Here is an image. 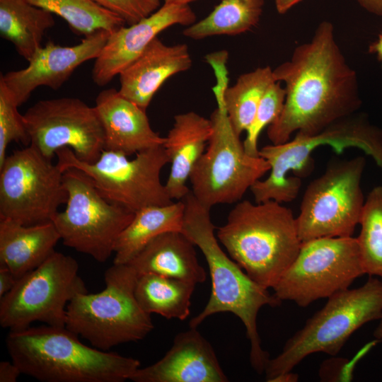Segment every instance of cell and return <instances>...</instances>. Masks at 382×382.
Masks as SVG:
<instances>
[{"label":"cell","instance_id":"obj_9","mask_svg":"<svg viewBox=\"0 0 382 382\" xmlns=\"http://www.w3.org/2000/svg\"><path fill=\"white\" fill-rule=\"evenodd\" d=\"M56 156L62 172L70 168L83 171L103 197L134 213L173 202L160 177L163 168L170 163L163 145L138 152L133 159L103 150L96 162L89 163L79 160L67 147L59 149Z\"/></svg>","mask_w":382,"mask_h":382},{"label":"cell","instance_id":"obj_6","mask_svg":"<svg viewBox=\"0 0 382 382\" xmlns=\"http://www.w3.org/2000/svg\"><path fill=\"white\" fill-rule=\"evenodd\" d=\"M138 276L128 264L113 263L105 272L102 291L81 293L70 301L65 327L103 351L144 339L154 325L135 296Z\"/></svg>","mask_w":382,"mask_h":382},{"label":"cell","instance_id":"obj_4","mask_svg":"<svg viewBox=\"0 0 382 382\" xmlns=\"http://www.w3.org/2000/svg\"><path fill=\"white\" fill-rule=\"evenodd\" d=\"M216 235L228 255L267 289L277 283L302 244L292 211L274 200L238 202Z\"/></svg>","mask_w":382,"mask_h":382},{"label":"cell","instance_id":"obj_15","mask_svg":"<svg viewBox=\"0 0 382 382\" xmlns=\"http://www.w3.org/2000/svg\"><path fill=\"white\" fill-rule=\"evenodd\" d=\"M30 145L52 159L64 147L86 163H94L104 150L103 126L95 106L76 98L39 100L23 115Z\"/></svg>","mask_w":382,"mask_h":382},{"label":"cell","instance_id":"obj_21","mask_svg":"<svg viewBox=\"0 0 382 382\" xmlns=\"http://www.w3.org/2000/svg\"><path fill=\"white\" fill-rule=\"evenodd\" d=\"M212 132L210 118L190 111L176 115L165 137L163 147L169 158L170 171L165 187L171 199L181 200L190 190L187 181L205 151Z\"/></svg>","mask_w":382,"mask_h":382},{"label":"cell","instance_id":"obj_3","mask_svg":"<svg viewBox=\"0 0 382 382\" xmlns=\"http://www.w3.org/2000/svg\"><path fill=\"white\" fill-rule=\"evenodd\" d=\"M66 327L44 325L9 331L11 360L42 382H123L141 367L132 357L83 344Z\"/></svg>","mask_w":382,"mask_h":382},{"label":"cell","instance_id":"obj_20","mask_svg":"<svg viewBox=\"0 0 382 382\" xmlns=\"http://www.w3.org/2000/svg\"><path fill=\"white\" fill-rule=\"evenodd\" d=\"M191 66V56L185 44L166 45L156 37L119 74V91L146 110L168 79Z\"/></svg>","mask_w":382,"mask_h":382},{"label":"cell","instance_id":"obj_30","mask_svg":"<svg viewBox=\"0 0 382 382\" xmlns=\"http://www.w3.org/2000/svg\"><path fill=\"white\" fill-rule=\"evenodd\" d=\"M359 225L357 239L364 272L382 282V186L369 193Z\"/></svg>","mask_w":382,"mask_h":382},{"label":"cell","instance_id":"obj_10","mask_svg":"<svg viewBox=\"0 0 382 382\" xmlns=\"http://www.w3.org/2000/svg\"><path fill=\"white\" fill-rule=\"evenodd\" d=\"M86 292L76 260L54 251L0 298V325L9 331L28 328L35 321L65 327L68 303Z\"/></svg>","mask_w":382,"mask_h":382},{"label":"cell","instance_id":"obj_11","mask_svg":"<svg viewBox=\"0 0 382 382\" xmlns=\"http://www.w3.org/2000/svg\"><path fill=\"white\" fill-rule=\"evenodd\" d=\"M365 274L357 238L325 237L303 242L291 265L272 288L281 301L307 307L347 289Z\"/></svg>","mask_w":382,"mask_h":382},{"label":"cell","instance_id":"obj_28","mask_svg":"<svg viewBox=\"0 0 382 382\" xmlns=\"http://www.w3.org/2000/svg\"><path fill=\"white\" fill-rule=\"evenodd\" d=\"M275 81L273 70L267 66L241 75L234 85L226 87L224 105L238 135L247 131L262 96Z\"/></svg>","mask_w":382,"mask_h":382},{"label":"cell","instance_id":"obj_8","mask_svg":"<svg viewBox=\"0 0 382 382\" xmlns=\"http://www.w3.org/2000/svg\"><path fill=\"white\" fill-rule=\"evenodd\" d=\"M224 90L221 86L212 88L217 108L210 117L212 135L189 178L192 194L209 209L241 201L246 191L270 170L265 159L246 153L228 117Z\"/></svg>","mask_w":382,"mask_h":382},{"label":"cell","instance_id":"obj_1","mask_svg":"<svg viewBox=\"0 0 382 382\" xmlns=\"http://www.w3.org/2000/svg\"><path fill=\"white\" fill-rule=\"evenodd\" d=\"M273 74L276 81L284 83L286 98L281 114L267 127L272 144L288 141L294 132L316 134L361 106L356 72L328 21L320 23L311 41L296 47Z\"/></svg>","mask_w":382,"mask_h":382},{"label":"cell","instance_id":"obj_41","mask_svg":"<svg viewBox=\"0 0 382 382\" xmlns=\"http://www.w3.org/2000/svg\"><path fill=\"white\" fill-rule=\"evenodd\" d=\"M373 335L378 342H382V318L379 320V323L374 330Z\"/></svg>","mask_w":382,"mask_h":382},{"label":"cell","instance_id":"obj_23","mask_svg":"<svg viewBox=\"0 0 382 382\" xmlns=\"http://www.w3.org/2000/svg\"><path fill=\"white\" fill-rule=\"evenodd\" d=\"M60 239L52 222L24 225L0 218V265L19 279L42 264Z\"/></svg>","mask_w":382,"mask_h":382},{"label":"cell","instance_id":"obj_13","mask_svg":"<svg viewBox=\"0 0 382 382\" xmlns=\"http://www.w3.org/2000/svg\"><path fill=\"white\" fill-rule=\"evenodd\" d=\"M365 158L330 163L308 185L296 217L301 242L325 237L352 236L359 224L364 197L361 187Z\"/></svg>","mask_w":382,"mask_h":382},{"label":"cell","instance_id":"obj_42","mask_svg":"<svg viewBox=\"0 0 382 382\" xmlns=\"http://www.w3.org/2000/svg\"><path fill=\"white\" fill-rule=\"evenodd\" d=\"M166 4H180V5H189L190 3H192L197 0H163Z\"/></svg>","mask_w":382,"mask_h":382},{"label":"cell","instance_id":"obj_31","mask_svg":"<svg viewBox=\"0 0 382 382\" xmlns=\"http://www.w3.org/2000/svg\"><path fill=\"white\" fill-rule=\"evenodd\" d=\"M285 98L286 91L279 81L274 82L265 93L243 142L248 155L254 157L260 156L257 148L259 137L263 129L271 125L279 116Z\"/></svg>","mask_w":382,"mask_h":382},{"label":"cell","instance_id":"obj_22","mask_svg":"<svg viewBox=\"0 0 382 382\" xmlns=\"http://www.w3.org/2000/svg\"><path fill=\"white\" fill-rule=\"evenodd\" d=\"M195 244L181 231L161 233L150 240L127 264L140 275L152 273L194 284L206 280Z\"/></svg>","mask_w":382,"mask_h":382},{"label":"cell","instance_id":"obj_2","mask_svg":"<svg viewBox=\"0 0 382 382\" xmlns=\"http://www.w3.org/2000/svg\"><path fill=\"white\" fill-rule=\"evenodd\" d=\"M182 200L185 213L181 231L203 253L212 280L209 299L204 309L190 320L189 325L197 328L205 319L218 313L228 312L236 316L243 323L250 343L251 366L261 374L270 358L261 346L257 314L262 307H276L282 301L271 294L268 289L251 279L224 253L214 233L210 209L202 205L191 190Z\"/></svg>","mask_w":382,"mask_h":382},{"label":"cell","instance_id":"obj_27","mask_svg":"<svg viewBox=\"0 0 382 382\" xmlns=\"http://www.w3.org/2000/svg\"><path fill=\"white\" fill-rule=\"evenodd\" d=\"M264 0H221L202 20L187 26L183 35L194 40L245 33L260 21Z\"/></svg>","mask_w":382,"mask_h":382},{"label":"cell","instance_id":"obj_35","mask_svg":"<svg viewBox=\"0 0 382 382\" xmlns=\"http://www.w3.org/2000/svg\"><path fill=\"white\" fill-rule=\"evenodd\" d=\"M21 374L20 369L12 360L0 362V382H16Z\"/></svg>","mask_w":382,"mask_h":382},{"label":"cell","instance_id":"obj_40","mask_svg":"<svg viewBox=\"0 0 382 382\" xmlns=\"http://www.w3.org/2000/svg\"><path fill=\"white\" fill-rule=\"evenodd\" d=\"M369 52L377 55L382 66V33L378 35L377 40L370 45Z\"/></svg>","mask_w":382,"mask_h":382},{"label":"cell","instance_id":"obj_7","mask_svg":"<svg viewBox=\"0 0 382 382\" xmlns=\"http://www.w3.org/2000/svg\"><path fill=\"white\" fill-rule=\"evenodd\" d=\"M382 318V282L369 277L361 286L347 289L330 297L287 340L282 352L270 359L265 379L292 371L303 359L317 352L336 356L359 328Z\"/></svg>","mask_w":382,"mask_h":382},{"label":"cell","instance_id":"obj_33","mask_svg":"<svg viewBox=\"0 0 382 382\" xmlns=\"http://www.w3.org/2000/svg\"><path fill=\"white\" fill-rule=\"evenodd\" d=\"M98 5L133 25L160 7V0H93Z\"/></svg>","mask_w":382,"mask_h":382},{"label":"cell","instance_id":"obj_24","mask_svg":"<svg viewBox=\"0 0 382 382\" xmlns=\"http://www.w3.org/2000/svg\"><path fill=\"white\" fill-rule=\"evenodd\" d=\"M184 213L182 199L134 212L132 220L116 241L113 263H128L150 240L161 233L182 231Z\"/></svg>","mask_w":382,"mask_h":382},{"label":"cell","instance_id":"obj_17","mask_svg":"<svg viewBox=\"0 0 382 382\" xmlns=\"http://www.w3.org/2000/svg\"><path fill=\"white\" fill-rule=\"evenodd\" d=\"M196 15L189 5L163 3L156 11L139 22L125 25L110 34L95 59L92 79L96 84L109 83L132 62L158 34L174 25H190Z\"/></svg>","mask_w":382,"mask_h":382},{"label":"cell","instance_id":"obj_38","mask_svg":"<svg viewBox=\"0 0 382 382\" xmlns=\"http://www.w3.org/2000/svg\"><path fill=\"white\" fill-rule=\"evenodd\" d=\"M301 0H275V6L277 12L280 14L285 13L293 6Z\"/></svg>","mask_w":382,"mask_h":382},{"label":"cell","instance_id":"obj_18","mask_svg":"<svg viewBox=\"0 0 382 382\" xmlns=\"http://www.w3.org/2000/svg\"><path fill=\"white\" fill-rule=\"evenodd\" d=\"M134 382H226L215 352L197 328L178 333L160 360L139 368Z\"/></svg>","mask_w":382,"mask_h":382},{"label":"cell","instance_id":"obj_32","mask_svg":"<svg viewBox=\"0 0 382 382\" xmlns=\"http://www.w3.org/2000/svg\"><path fill=\"white\" fill-rule=\"evenodd\" d=\"M18 107L0 80V166L7 156L6 149L11 142H21L25 146L30 144L23 115L19 113Z\"/></svg>","mask_w":382,"mask_h":382},{"label":"cell","instance_id":"obj_14","mask_svg":"<svg viewBox=\"0 0 382 382\" xmlns=\"http://www.w3.org/2000/svg\"><path fill=\"white\" fill-rule=\"evenodd\" d=\"M67 199L62 170L31 145L0 166V218L24 225L52 222Z\"/></svg>","mask_w":382,"mask_h":382},{"label":"cell","instance_id":"obj_34","mask_svg":"<svg viewBox=\"0 0 382 382\" xmlns=\"http://www.w3.org/2000/svg\"><path fill=\"white\" fill-rule=\"evenodd\" d=\"M333 357L321 364L319 376L323 381H349L352 378V363L346 359Z\"/></svg>","mask_w":382,"mask_h":382},{"label":"cell","instance_id":"obj_29","mask_svg":"<svg viewBox=\"0 0 382 382\" xmlns=\"http://www.w3.org/2000/svg\"><path fill=\"white\" fill-rule=\"evenodd\" d=\"M65 20L76 34L86 36L105 30L111 34L124 26L123 19L93 0H28Z\"/></svg>","mask_w":382,"mask_h":382},{"label":"cell","instance_id":"obj_26","mask_svg":"<svg viewBox=\"0 0 382 382\" xmlns=\"http://www.w3.org/2000/svg\"><path fill=\"white\" fill-rule=\"evenodd\" d=\"M195 286L182 279L146 273L138 276L134 294L146 313L183 320L190 315Z\"/></svg>","mask_w":382,"mask_h":382},{"label":"cell","instance_id":"obj_5","mask_svg":"<svg viewBox=\"0 0 382 382\" xmlns=\"http://www.w3.org/2000/svg\"><path fill=\"white\" fill-rule=\"evenodd\" d=\"M352 116L316 134H296L285 143L262 147L259 156L269 163L270 173L250 187L255 202L294 200L301 186V177L308 175L313 170V151L323 145L330 146L337 154L346 148H358L370 156L382 172V131L363 117Z\"/></svg>","mask_w":382,"mask_h":382},{"label":"cell","instance_id":"obj_37","mask_svg":"<svg viewBox=\"0 0 382 382\" xmlns=\"http://www.w3.org/2000/svg\"><path fill=\"white\" fill-rule=\"evenodd\" d=\"M366 11L382 16V0H357Z\"/></svg>","mask_w":382,"mask_h":382},{"label":"cell","instance_id":"obj_19","mask_svg":"<svg viewBox=\"0 0 382 382\" xmlns=\"http://www.w3.org/2000/svg\"><path fill=\"white\" fill-rule=\"evenodd\" d=\"M95 108L104 133V150L131 156L163 145L165 137L151 128L146 110L115 88L100 91Z\"/></svg>","mask_w":382,"mask_h":382},{"label":"cell","instance_id":"obj_25","mask_svg":"<svg viewBox=\"0 0 382 382\" xmlns=\"http://www.w3.org/2000/svg\"><path fill=\"white\" fill-rule=\"evenodd\" d=\"M54 24L52 13L28 0H0L1 36L28 62L42 47L46 30Z\"/></svg>","mask_w":382,"mask_h":382},{"label":"cell","instance_id":"obj_12","mask_svg":"<svg viewBox=\"0 0 382 382\" xmlns=\"http://www.w3.org/2000/svg\"><path fill=\"white\" fill-rule=\"evenodd\" d=\"M63 180L68 193L66 209L52 221L63 244L98 262L107 261L134 213L106 200L78 168L65 170Z\"/></svg>","mask_w":382,"mask_h":382},{"label":"cell","instance_id":"obj_16","mask_svg":"<svg viewBox=\"0 0 382 382\" xmlns=\"http://www.w3.org/2000/svg\"><path fill=\"white\" fill-rule=\"evenodd\" d=\"M110 34L99 30L84 36L80 43L74 46L49 42L35 52L27 67L1 74L0 80L19 107L39 86L60 88L78 66L98 57Z\"/></svg>","mask_w":382,"mask_h":382},{"label":"cell","instance_id":"obj_36","mask_svg":"<svg viewBox=\"0 0 382 382\" xmlns=\"http://www.w3.org/2000/svg\"><path fill=\"white\" fill-rule=\"evenodd\" d=\"M18 279L5 265H0V298L11 291Z\"/></svg>","mask_w":382,"mask_h":382},{"label":"cell","instance_id":"obj_39","mask_svg":"<svg viewBox=\"0 0 382 382\" xmlns=\"http://www.w3.org/2000/svg\"><path fill=\"white\" fill-rule=\"evenodd\" d=\"M299 381V375L292 373L291 371L285 372L273 378L270 382H296Z\"/></svg>","mask_w":382,"mask_h":382}]
</instances>
